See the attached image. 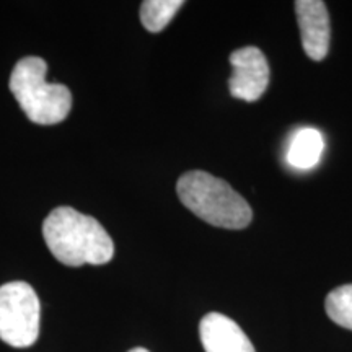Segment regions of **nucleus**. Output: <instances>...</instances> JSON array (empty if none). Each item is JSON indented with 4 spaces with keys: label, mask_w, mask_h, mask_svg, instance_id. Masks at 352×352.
Returning a JSON list of instances; mask_svg holds the SVG:
<instances>
[{
    "label": "nucleus",
    "mask_w": 352,
    "mask_h": 352,
    "mask_svg": "<svg viewBox=\"0 0 352 352\" xmlns=\"http://www.w3.org/2000/svg\"><path fill=\"white\" fill-rule=\"evenodd\" d=\"M50 252L65 266L107 264L114 256V243L98 220L72 208H57L43 223Z\"/></svg>",
    "instance_id": "f257e3e1"
},
{
    "label": "nucleus",
    "mask_w": 352,
    "mask_h": 352,
    "mask_svg": "<svg viewBox=\"0 0 352 352\" xmlns=\"http://www.w3.org/2000/svg\"><path fill=\"white\" fill-rule=\"evenodd\" d=\"M179 201L210 226L240 230L252 222L250 204L223 179L206 171H188L176 184Z\"/></svg>",
    "instance_id": "f03ea898"
},
{
    "label": "nucleus",
    "mask_w": 352,
    "mask_h": 352,
    "mask_svg": "<svg viewBox=\"0 0 352 352\" xmlns=\"http://www.w3.org/2000/svg\"><path fill=\"white\" fill-rule=\"evenodd\" d=\"M47 64L28 56L15 64L10 76V91L34 124L51 126L64 121L72 108V94L63 83L46 80Z\"/></svg>",
    "instance_id": "7ed1b4c3"
},
{
    "label": "nucleus",
    "mask_w": 352,
    "mask_h": 352,
    "mask_svg": "<svg viewBox=\"0 0 352 352\" xmlns=\"http://www.w3.org/2000/svg\"><path fill=\"white\" fill-rule=\"evenodd\" d=\"M41 305L30 284L15 280L0 287V340L12 347H30L39 336Z\"/></svg>",
    "instance_id": "20e7f679"
},
{
    "label": "nucleus",
    "mask_w": 352,
    "mask_h": 352,
    "mask_svg": "<svg viewBox=\"0 0 352 352\" xmlns=\"http://www.w3.org/2000/svg\"><path fill=\"white\" fill-rule=\"evenodd\" d=\"M232 76L228 88L235 98L256 101L270 85V64L266 56L258 47L246 46L236 50L230 56Z\"/></svg>",
    "instance_id": "39448f33"
},
{
    "label": "nucleus",
    "mask_w": 352,
    "mask_h": 352,
    "mask_svg": "<svg viewBox=\"0 0 352 352\" xmlns=\"http://www.w3.org/2000/svg\"><path fill=\"white\" fill-rule=\"evenodd\" d=\"M296 13L305 54L314 60L324 59L329 50V16L324 2L298 0Z\"/></svg>",
    "instance_id": "423d86ee"
},
{
    "label": "nucleus",
    "mask_w": 352,
    "mask_h": 352,
    "mask_svg": "<svg viewBox=\"0 0 352 352\" xmlns=\"http://www.w3.org/2000/svg\"><path fill=\"white\" fill-rule=\"evenodd\" d=\"M199 336L206 352H256L243 329L222 314H209L201 320Z\"/></svg>",
    "instance_id": "0eeeda50"
},
{
    "label": "nucleus",
    "mask_w": 352,
    "mask_h": 352,
    "mask_svg": "<svg viewBox=\"0 0 352 352\" xmlns=\"http://www.w3.org/2000/svg\"><path fill=\"white\" fill-rule=\"evenodd\" d=\"M324 152V139L315 127H300L290 135L285 162L296 170H311L320 164Z\"/></svg>",
    "instance_id": "6e6552de"
},
{
    "label": "nucleus",
    "mask_w": 352,
    "mask_h": 352,
    "mask_svg": "<svg viewBox=\"0 0 352 352\" xmlns=\"http://www.w3.org/2000/svg\"><path fill=\"white\" fill-rule=\"evenodd\" d=\"M183 6L182 0H145L140 6V21L145 30L158 33L173 20Z\"/></svg>",
    "instance_id": "1a4fd4ad"
},
{
    "label": "nucleus",
    "mask_w": 352,
    "mask_h": 352,
    "mask_svg": "<svg viewBox=\"0 0 352 352\" xmlns=\"http://www.w3.org/2000/svg\"><path fill=\"white\" fill-rule=\"evenodd\" d=\"M324 308L334 323L352 331V284L331 290L324 302Z\"/></svg>",
    "instance_id": "9d476101"
},
{
    "label": "nucleus",
    "mask_w": 352,
    "mask_h": 352,
    "mask_svg": "<svg viewBox=\"0 0 352 352\" xmlns=\"http://www.w3.org/2000/svg\"><path fill=\"white\" fill-rule=\"evenodd\" d=\"M129 352H151V351L144 349V347H134V349H131Z\"/></svg>",
    "instance_id": "9b49d317"
}]
</instances>
